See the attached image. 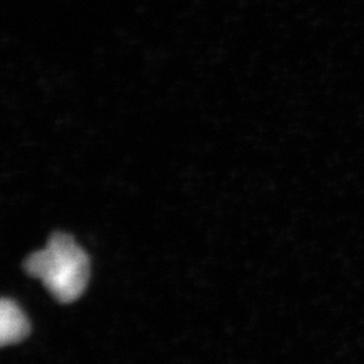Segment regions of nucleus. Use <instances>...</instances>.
I'll return each mask as SVG.
<instances>
[{
    "mask_svg": "<svg viewBox=\"0 0 364 364\" xmlns=\"http://www.w3.org/2000/svg\"><path fill=\"white\" fill-rule=\"evenodd\" d=\"M25 270L41 279L57 301L70 304L87 287L90 259L70 235L55 232L46 247L27 258Z\"/></svg>",
    "mask_w": 364,
    "mask_h": 364,
    "instance_id": "obj_1",
    "label": "nucleus"
},
{
    "mask_svg": "<svg viewBox=\"0 0 364 364\" xmlns=\"http://www.w3.org/2000/svg\"><path fill=\"white\" fill-rule=\"evenodd\" d=\"M30 333V323L25 313L11 299L0 304V340L1 346L22 341Z\"/></svg>",
    "mask_w": 364,
    "mask_h": 364,
    "instance_id": "obj_2",
    "label": "nucleus"
}]
</instances>
